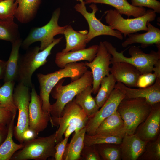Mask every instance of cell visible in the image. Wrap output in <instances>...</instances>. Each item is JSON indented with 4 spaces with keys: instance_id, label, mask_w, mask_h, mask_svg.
Listing matches in <instances>:
<instances>
[{
    "instance_id": "1f68e13d",
    "label": "cell",
    "mask_w": 160,
    "mask_h": 160,
    "mask_svg": "<svg viewBox=\"0 0 160 160\" xmlns=\"http://www.w3.org/2000/svg\"><path fill=\"white\" fill-rule=\"evenodd\" d=\"M102 160H121L120 144L105 143L95 145Z\"/></svg>"
},
{
    "instance_id": "8fae6325",
    "label": "cell",
    "mask_w": 160,
    "mask_h": 160,
    "mask_svg": "<svg viewBox=\"0 0 160 160\" xmlns=\"http://www.w3.org/2000/svg\"><path fill=\"white\" fill-rule=\"evenodd\" d=\"M88 119L83 110L76 103L74 98L67 103L60 117L51 116L50 122L52 126L59 127L56 131V144L63 139L64 133L68 126L76 123H87Z\"/></svg>"
},
{
    "instance_id": "7bdbcfd3",
    "label": "cell",
    "mask_w": 160,
    "mask_h": 160,
    "mask_svg": "<svg viewBox=\"0 0 160 160\" xmlns=\"http://www.w3.org/2000/svg\"><path fill=\"white\" fill-rule=\"evenodd\" d=\"M153 71L156 74L157 78H160V60L154 65Z\"/></svg>"
},
{
    "instance_id": "836d02e7",
    "label": "cell",
    "mask_w": 160,
    "mask_h": 160,
    "mask_svg": "<svg viewBox=\"0 0 160 160\" xmlns=\"http://www.w3.org/2000/svg\"><path fill=\"white\" fill-rule=\"evenodd\" d=\"M125 134L107 137H98L89 135L86 133L84 139V145H89L105 143L120 144Z\"/></svg>"
},
{
    "instance_id": "484cf974",
    "label": "cell",
    "mask_w": 160,
    "mask_h": 160,
    "mask_svg": "<svg viewBox=\"0 0 160 160\" xmlns=\"http://www.w3.org/2000/svg\"><path fill=\"white\" fill-rule=\"evenodd\" d=\"M15 114L13 115L12 118L8 124V132L7 137L2 143L0 145V160H9L17 151L24 146L23 143L18 144L13 140L14 121Z\"/></svg>"
},
{
    "instance_id": "5bb4252c",
    "label": "cell",
    "mask_w": 160,
    "mask_h": 160,
    "mask_svg": "<svg viewBox=\"0 0 160 160\" xmlns=\"http://www.w3.org/2000/svg\"><path fill=\"white\" fill-rule=\"evenodd\" d=\"M31 88V100L28 109L29 128L37 137L40 132L47 128L51 116L43 111L42 100L37 93L34 84Z\"/></svg>"
},
{
    "instance_id": "30bf717a",
    "label": "cell",
    "mask_w": 160,
    "mask_h": 160,
    "mask_svg": "<svg viewBox=\"0 0 160 160\" xmlns=\"http://www.w3.org/2000/svg\"><path fill=\"white\" fill-rule=\"evenodd\" d=\"M85 4L84 1L80 2L76 4L74 8L84 17L88 23L89 31L87 35V43L94 38L101 35L110 36L121 40L123 39V35L119 31L103 24L96 18L95 13L98 11V8L95 4L92 3L89 6L92 10L91 12L87 11Z\"/></svg>"
},
{
    "instance_id": "7dc6e473",
    "label": "cell",
    "mask_w": 160,
    "mask_h": 160,
    "mask_svg": "<svg viewBox=\"0 0 160 160\" xmlns=\"http://www.w3.org/2000/svg\"><path fill=\"white\" fill-rule=\"evenodd\" d=\"M1 60H0V62H1Z\"/></svg>"
},
{
    "instance_id": "9a60e30c",
    "label": "cell",
    "mask_w": 160,
    "mask_h": 160,
    "mask_svg": "<svg viewBox=\"0 0 160 160\" xmlns=\"http://www.w3.org/2000/svg\"><path fill=\"white\" fill-rule=\"evenodd\" d=\"M160 102L152 105L145 119L136 129L135 134L142 140L148 142L156 139L160 134Z\"/></svg>"
},
{
    "instance_id": "4dcf8cb0",
    "label": "cell",
    "mask_w": 160,
    "mask_h": 160,
    "mask_svg": "<svg viewBox=\"0 0 160 160\" xmlns=\"http://www.w3.org/2000/svg\"><path fill=\"white\" fill-rule=\"evenodd\" d=\"M20 38L18 25L14 19L0 20V40L12 43Z\"/></svg>"
},
{
    "instance_id": "d6a6232c",
    "label": "cell",
    "mask_w": 160,
    "mask_h": 160,
    "mask_svg": "<svg viewBox=\"0 0 160 160\" xmlns=\"http://www.w3.org/2000/svg\"><path fill=\"white\" fill-rule=\"evenodd\" d=\"M138 160H160V135L155 140L147 142Z\"/></svg>"
},
{
    "instance_id": "f546056e",
    "label": "cell",
    "mask_w": 160,
    "mask_h": 160,
    "mask_svg": "<svg viewBox=\"0 0 160 160\" xmlns=\"http://www.w3.org/2000/svg\"><path fill=\"white\" fill-rule=\"evenodd\" d=\"M116 81L110 73L101 80L100 87L95 97L97 104L99 108L103 105L114 88Z\"/></svg>"
},
{
    "instance_id": "9c48e42d",
    "label": "cell",
    "mask_w": 160,
    "mask_h": 160,
    "mask_svg": "<svg viewBox=\"0 0 160 160\" xmlns=\"http://www.w3.org/2000/svg\"><path fill=\"white\" fill-rule=\"evenodd\" d=\"M30 88L18 83L14 88L13 99L18 111L17 124L14 127L13 134L20 143L24 142L23 134L29 128V106L31 100Z\"/></svg>"
},
{
    "instance_id": "c3c4849f",
    "label": "cell",
    "mask_w": 160,
    "mask_h": 160,
    "mask_svg": "<svg viewBox=\"0 0 160 160\" xmlns=\"http://www.w3.org/2000/svg\"></svg>"
},
{
    "instance_id": "2e32d148",
    "label": "cell",
    "mask_w": 160,
    "mask_h": 160,
    "mask_svg": "<svg viewBox=\"0 0 160 160\" xmlns=\"http://www.w3.org/2000/svg\"><path fill=\"white\" fill-rule=\"evenodd\" d=\"M115 87L124 93L125 98H143L152 105L160 102V78H157L153 85L146 88L134 89L119 82L116 83Z\"/></svg>"
},
{
    "instance_id": "603a6c76",
    "label": "cell",
    "mask_w": 160,
    "mask_h": 160,
    "mask_svg": "<svg viewBox=\"0 0 160 160\" xmlns=\"http://www.w3.org/2000/svg\"><path fill=\"white\" fill-rule=\"evenodd\" d=\"M85 4H102L114 7L121 15L124 14L129 17H137L143 15L146 12L144 7H135L127 0H86Z\"/></svg>"
},
{
    "instance_id": "f35d334b",
    "label": "cell",
    "mask_w": 160,
    "mask_h": 160,
    "mask_svg": "<svg viewBox=\"0 0 160 160\" xmlns=\"http://www.w3.org/2000/svg\"><path fill=\"white\" fill-rule=\"evenodd\" d=\"M69 137H64L55 146V152L54 157L55 160H63V157Z\"/></svg>"
},
{
    "instance_id": "cb8c5ba5",
    "label": "cell",
    "mask_w": 160,
    "mask_h": 160,
    "mask_svg": "<svg viewBox=\"0 0 160 160\" xmlns=\"http://www.w3.org/2000/svg\"><path fill=\"white\" fill-rule=\"evenodd\" d=\"M17 4L15 17L20 23L25 24L35 17L41 0H15Z\"/></svg>"
},
{
    "instance_id": "74e56055",
    "label": "cell",
    "mask_w": 160,
    "mask_h": 160,
    "mask_svg": "<svg viewBox=\"0 0 160 160\" xmlns=\"http://www.w3.org/2000/svg\"><path fill=\"white\" fill-rule=\"evenodd\" d=\"M131 4L135 7H146L155 13H160V2L157 0H131Z\"/></svg>"
},
{
    "instance_id": "d590c367",
    "label": "cell",
    "mask_w": 160,
    "mask_h": 160,
    "mask_svg": "<svg viewBox=\"0 0 160 160\" xmlns=\"http://www.w3.org/2000/svg\"><path fill=\"white\" fill-rule=\"evenodd\" d=\"M157 78L154 73L141 74L137 80L135 87L144 88L150 87L154 83Z\"/></svg>"
},
{
    "instance_id": "52a82bcc",
    "label": "cell",
    "mask_w": 160,
    "mask_h": 160,
    "mask_svg": "<svg viewBox=\"0 0 160 160\" xmlns=\"http://www.w3.org/2000/svg\"><path fill=\"white\" fill-rule=\"evenodd\" d=\"M23 143V147L14 154L11 160H46L49 157H54L56 132L47 137H36Z\"/></svg>"
},
{
    "instance_id": "b9f144b4",
    "label": "cell",
    "mask_w": 160,
    "mask_h": 160,
    "mask_svg": "<svg viewBox=\"0 0 160 160\" xmlns=\"http://www.w3.org/2000/svg\"><path fill=\"white\" fill-rule=\"evenodd\" d=\"M23 137L24 142L34 139L37 137L34 132L29 129L23 132Z\"/></svg>"
},
{
    "instance_id": "f6af8a7d",
    "label": "cell",
    "mask_w": 160,
    "mask_h": 160,
    "mask_svg": "<svg viewBox=\"0 0 160 160\" xmlns=\"http://www.w3.org/2000/svg\"><path fill=\"white\" fill-rule=\"evenodd\" d=\"M76 0L77 1H79L80 2H81L84 1V0Z\"/></svg>"
},
{
    "instance_id": "ee69618b",
    "label": "cell",
    "mask_w": 160,
    "mask_h": 160,
    "mask_svg": "<svg viewBox=\"0 0 160 160\" xmlns=\"http://www.w3.org/2000/svg\"><path fill=\"white\" fill-rule=\"evenodd\" d=\"M6 62L1 60L0 62V79L4 77L6 70Z\"/></svg>"
},
{
    "instance_id": "3957f363",
    "label": "cell",
    "mask_w": 160,
    "mask_h": 160,
    "mask_svg": "<svg viewBox=\"0 0 160 160\" xmlns=\"http://www.w3.org/2000/svg\"><path fill=\"white\" fill-rule=\"evenodd\" d=\"M64 79L60 80L51 92L52 97L56 100L51 104L50 114L52 116L60 117L67 103L72 100L77 94L93 84L92 73L89 70L79 79L63 86Z\"/></svg>"
},
{
    "instance_id": "d4e9b609",
    "label": "cell",
    "mask_w": 160,
    "mask_h": 160,
    "mask_svg": "<svg viewBox=\"0 0 160 160\" xmlns=\"http://www.w3.org/2000/svg\"><path fill=\"white\" fill-rule=\"evenodd\" d=\"M86 127L75 132L70 142L67 143L63 155V160L81 159V154L84 146V139Z\"/></svg>"
},
{
    "instance_id": "83f0119b",
    "label": "cell",
    "mask_w": 160,
    "mask_h": 160,
    "mask_svg": "<svg viewBox=\"0 0 160 160\" xmlns=\"http://www.w3.org/2000/svg\"><path fill=\"white\" fill-rule=\"evenodd\" d=\"M22 42L20 38L12 43V50L9 58L6 62L5 73L4 78V82L15 81L16 80L20 57L19 50Z\"/></svg>"
},
{
    "instance_id": "e0dca14e",
    "label": "cell",
    "mask_w": 160,
    "mask_h": 160,
    "mask_svg": "<svg viewBox=\"0 0 160 160\" xmlns=\"http://www.w3.org/2000/svg\"><path fill=\"white\" fill-rule=\"evenodd\" d=\"M111 64L110 72L116 82L121 83L129 87H135L137 80L141 74L135 66L125 62H116Z\"/></svg>"
},
{
    "instance_id": "d6986e66",
    "label": "cell",
    "mask_w": 160,
    "mask_h": 160,
    "mask_svg": "<svg viewBox=\"0 0 160 160\" xmlns=\"http://www.w3.org/2000/svg\"><path fill=\"white\" fill-rule=\"evenodd\" d=\"M147 142L141 140L135 134L125 133L120 144L121 160H137Z\"/></svg>"
},
{
    "instance_id": "bcb514c9",
    "label": "cell",
    "mask_w": 160,
    "mask_h": 160,
    "mask_svg": "<svg viewBox=\"0 0 160 160\" xmlns=\"http://www.w3.org/2000/svg\"><path fill=\"white\" fill-rule=\"evenodd\" d=\"M3 0H0V1H3Z\"/></svg>"
},
{
    "instance_id": "8d00e7d4",
    "label": "cell",
    "mask_w": 160,
    "mask_h": 160,
    "mask_svg": "<svg viewBox=\"0 0 160 160\" xmlns=\"http://www.w3.org/2000/svg\"><path fill=\"white\" fill-rule=\"evenodd\" d=\"M81 159L84 160H102L95 145H84L81 152Z\"/></svg>"
},
{
    "instance_id": "ac0fdd59",
    "label": "cell",
    "mask_w": 160,
    "mask_h": 160,
    "mask_svg": "<svg viewBox=\"0 0 160 160\" xmlns=\"http://www.w3.org/2000/svg\"><path fill=\"white\" fill-rule=\"evenodd\" d=\"M98 45H94L87 48L66 52H58L55 55V62L59 67L63 68L67 64L82 60L90 62L97 52Z\"/></svg>"
},
{
    "instance_id": "6da1fadb",
    "label": "cell",
    "mask_w": 160,
    "mask_h": 160,
    "mask_svg": "<svg viewBox=\"0 0 160 160\" xmlns=\"http://www.w3.org/2000/svg\"><path fill=\"white\" fill-rule=\"evenodd\" d=\"M84 63H73L67 64L63 68L53 72L44 74H36L39 83V96L42 103L43 111L50 114L51 104L49 100L51 92L61 79L70 78L72 81L81 77L88 70Z\"/></svg>"
},
{
    "instance_id": "e575fe53",
    "label": "cell",
    "mask_w": 160,
    "mask_h": 160,
    "mask_svg": "<svg viewBox=\"0 0 160 160\" xmlns=\"http://www.w3.org/2000/svg\"><path fill=\"white\" fill-rule=\"evenodd\" d=\"M17 7L15 0H4L0 1V20L14 19Z\"/></svg>"
},
{
    "instance_id": "f1b7e54d",
    "label": "cell",
    "mask_w": 160,
    "mask_h": 160,
    "mask_svg": "<svg viewBox=\"0 0 160 160\" xmlns=\"http://www.w3.org/2000/svg\"><path fill=\"white\" fill-rule=\"evenodd\" d=\"M15 84L14 81H9L5 82L0 87V105L11 112L13 115H16L17 110L13 99Z\"/></svg>"
},
{
    "instance_id": "7402d4cb",
    "label": "cell",
    "mask_w": 160,
    "mask_h": 160,
    "mask_svg": "<svg viewBox=\"0 0 160 160\" xmlns=\"http://www.w3.org/2000/svg\"><path fill=\"white\" fill-rule=\"evenodd\" d=\"M88 32L87 30L76 31L71 25H66L63 34L65 39L66 46L61 52H66L85 48L87 44Z\"/></svg>"
},
{
    "instance_id": "7c38bea8",
    "label": "cell",
    "mask_w": 160,
    "mask_h": 160,
    "mask_svg": "<svg viewBox=\"0 0 160 160\" xmlns=\"http://www.w3.org/2000/svg\"><path fill=\"white\" fill-rule=\"evenodd\" d=\"M111 55L108 51L102 41L98 45L97 52L94 59L90 62L84 63L85 65L91 70L93 77L92 93H97L100 82L105 77L109 75Z\"/></svg>"
},
{
    "instance_id": "4316f807",
    "label": "cell",
    "mask_w": 160,
    "mask_h": 160,
    "mask_svg": "<svg viewBox=\"0 0 160 160\" xmlns=\"http://www.w3.org/2000/svg\"><path fill=\"white\" fill-rule=\"evenodd\" d=\"M92 86L88 87L77 94L74 98L76 103L79 105L89 118L93 117L99 110L95 98L92 95Z\"/></svg>"
},
{
    "instance_id": "7a4b0ae2",
    "label": "cell",
    "mask_w": 160,
    "mask_h": 160,
    "mask_svg": "<svg viewBox=\"0 0 160 160\" xmlns=\"http://www.w3.org/2000/svg\"><path fill=\"white\" fill-rule=\"evenodd\" d=\"M62 39V37L55 39L50 45L41 51H40L39 46L32 47L20 57L15 80L31 88L33 84L31 79L33 74L36 69L46 63L52 49Z\"/></svg>"
},
{
    "instance_id": "8992f818",
    "label": "cell",
    "mask_w": 160,
    "mask_h": 160,
    "mask_svg": "<svg viewBox=\"0 0 160 160\" xmlns=\"http://www.w3.org/2000/svg\"><path fill=\"white\" fill-rule=\"evenodd\" d=\"M106 23L113 29L119 31L123 37L142 31H147V22L155 20L156 14L153 10H146L141 16L131 19H125L115 9H110L105 12Z\"/></svg>"
},
{
    "instance_id": "ba28073f",
    "label": "cell",
    "mask_w": 160,
    "mask_h": 160,
    "mask_svg": "<svg viewBox=\"0 0 160 160\" xmlns=\"http://www.w3.org/2000/svg\"><path fill=\"white\" fill-rule=\"evenodd\" d=\"M60 14V9L55 10L49 21L41 27L33 28L29 33L22 41L21 46L24 49H27L30 45L37 41L40 42V51L46 48L55 40V36L63 34L66 25L61 26L58 24Z\"/></svg>"
},
{
    "instance_id": "4fadbf2b",
    "label": "cell",
    "mask_w": 160,
    "mask_h": 160,
    "mask_svg": "<svg viewBox=\"0 0 160 160\" xmlns=\"http://www.w3.org/2000/svg\"><path fill=\"white\" fill-rule=\"evenodd\" d=\"M124 93L115 87L108 98L93 117L89 119L86 125L87 134L94 135L102 121L117 110L121 101L124 98Z\"/></svg>"
},
{
    "instance_id": "277c9868",
    "label": "cell",
    "mask_w": 160,
    "mask_h": 160,
    "mask_svg": "<svg viewBox=\"0 0 160 160\" xmlns=\"http://www.w3.org/2000/svg\"><path fill=\"white\" fill-rule=\"evenodd\" d=\"M103 42L108 51L112 56L111 63L121 62L129 63L135 66L141 74L153 72L154 65L160 60V49H158L157 51L152 50L149 53H146L138 47L132 46L129 49L131 57H127L123 54L124 51L119 52L110 42Z\"/></svg>"
},
{
    "instance_id": "ab89813d",
    "label": "cell",
    "mask_w": 160,
    "mask_h": 160,
    "mask_svg": "<svg viewBox=\"0 0 160 160\" xmlns=\"http://www.w3.org/2000/svg\"><path fill=\"white\" fill-rule=\"evenodd\" d=\"M12 113L0 105V124L8 125L13 116Z\"/></svg>"
},
{
    "instance_id": "ffe728a7",
    "label": "cell",
    "mask_w": 160,
    "mask_h": 160,
    "mask_svg": "<svg viewBox=\"0 0 160 160\" xmlns=\"http://www.w3.org/2000/svg\"><path fill=\"white\" fill-rule=\"evenodd\" d=\"M147 25L148 30L146 32L128 35V37L122 43V47H125L132 44L138 43L141 44L142 47L145 48L155 44L158 49H160V29L149 22H147Z\"/></svg>"
},
{
    "instance_id": "44dd1931",
    "label": "cell",
    "mask_w": 160,
    "mask_h": 160,
    "mask_svg": "<svg viewBox=\"0 0 160 160\" xmlns=\"http://www.w3.org/2000/svg\"><path fill=\"white\" fill-rule=\"evenodd\" d=\"M124 126L123 121L116 110L102 121L94 135L107 137L125 134Z\"/></svg>"
},
{
    "instance_id": "60d3db41",
    "label": "cell",
    "mask_w": 160,
    "mask_h": 160,
    "mask_svg": "<svg viewBox=\"0 0 160 160\" xmlns=\"http://www.w3.org/2000/svg\"><path fill=\"white\" fill-rule=\"evenodd\" d=\"M8 132V125L0 124V145L6 139Z\"/></svg>"
},
{
    "instance_id": "5b68a950",
    "label": "cell",
    "mask_w": 160,
    "mask_h": 160,
    "mask_svg": "<svg viewBox=\"0 0 160 160\" xmlns=\"http://www.w3.org/2000/svg\"><path fill=\"white\" fill-rule=\"evenodd\" d=\"M152 105L143 98H124L117 110L124 123L125 133L134 134L138 126L149 115Z\"/></svg>"
}]
</instances>
